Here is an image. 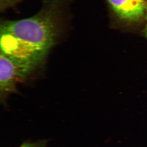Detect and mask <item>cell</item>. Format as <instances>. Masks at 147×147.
I'll return each instance as SVG.
<instances>
[{"label": "cell", "instance_id": "1", "mask_svg": "<svg viewBox=\"0 0 147 147\" xmlns=\"http://www.w3.org/2000/svg\"><path fill=\"white\" fill-rule=\"evenodd\" d=\"M59 0L29 18L1 26V53L35 68L55 45L60 30Z\"/></svg>", "mask_w": 147, "mask_h": 147}, {"label": "cell", "instance_id": "2", "mask_svg": "<svg viewBox=\"0 0 147 147\" xmlns=\"http://www.w3.org/2000/svg\"><path fill=\"white\" fill-rule=\"evenodd\" d=\"M34 69L29 64L1 53L0 88L6 93L15 90L16 85Z\"/></svg>", "mask_w": 147, "mask_h": 147}, {"label": "cell", "instance_id": "3", "mask_svg": "<svg viewBox=\"0 0 147 147\" xmlns=\"http://www.w3.org/2000/svg\"><path fill=\"white\" fill-rule=\"evenodd\" d=\"M117 15L122 19L136 21L146 11L145 0H107Z\"/></svg>", "mask_w": 147, "mask_h": 147}, {"label": "cell", "instance_id": "4", "mask_svg": "<svg viewBox=\"0 0 147 147\" xmlns=\"http://www.w3.org/2000/svg\"><path fill=\"white\" fill-rule=\"evenodd\" d=\"M19 1V0H0V7L1 10H4L11 7Z\"/></svg>", "mask_w": 147, "mask_h": 147}, {"label": "cell", "instance_id": "5", "mask_svg": "<svg viewBox=\"0 0 147 147\" xmlns=\"http://www.w3.org/2000/svg\"><path fill=\"white\" fill-rule=\"evenodd\" d=\"M146 27L145 28V36H146V37H147V7H146Z\"/></svg>", "mask_w": 147, "mask_h": 147}, {"label": "cell", "instance_id": "6", "mask_svg": "<svg viewBox=\"0 0 147 147\" xmlns=\"http://www.w3.org/2000/svg\"><path fill=\"white\" fill-rule=\"evenodd\" d=\"M21 147H36L34 146L33 145L31 144H28V143H25L22 145Z\"/></svg>", "mask_w": 147, "mask_h": 147}]
</instances>
